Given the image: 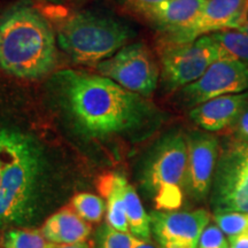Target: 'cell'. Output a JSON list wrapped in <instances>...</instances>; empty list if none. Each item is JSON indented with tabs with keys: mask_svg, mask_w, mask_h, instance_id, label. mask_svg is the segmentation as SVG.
<instances>
[{
	"mask_svg": "<svg viewBox=\"0 0 248 248\" xmlns=\"http://www.w3.org/2000/svg\"><path fill=\"white\" fill-rule=\"evenodd\" d=\"M53 248H90V246L86 243H77L69 245H54Z\"/></svg>",
	"mask_w": 248,
	"mask_h": 248,
	"instance_id": "83f0119b",
	"label": "cell"
},
{
	"mask_svg": "<svg viewBox=\"0 0 248 248\" xmlns=\"http://www.w3.org/2000/svg\"><path fill=\"white\" fill-rule=\"evenodd\" d=\"M132 2V5L136 8H144V7H150V6L160 4V2L164 1V0H130Z\"/></svg>",
	"mask_w": 248,
	"mask_h": 248,
	"instance_id": "4316f807",
	"label": "cell"
},
{
	"mask_svg": "<svg viewBox=\"0 0 248 248\" xmlns=\"http://www.w3.org/2000/svg\"><path fill=\"white\" fill-rule=\"evenodd\" d=\"M122 192L125 202L126 218L129 223V231L133 237L151 240V218L142 206L140 198L136 188L123 176Z\"/></svg>",
	"mask_w": 248,
	"mask_h": 248,
	"instance_id": "e0dca14e",
	"label": "cell"
},
{
	"mask_svg": "<svg viewBox=\"0 0 248 248\" xmlns=\"http://www.w3.org/2000/svg\"><path fill=\"white\" fill-rule=\"evenodd\" d=\"M226 235L216 224H210L204 229L200 237L198 248H230Z\"/></svg>",
	"mask_w": 248,
	"mask_h": 248,
	"instance_id": "603a6c76",
	"label": "cell"
},
{
	"mask_svg": "<svg viewBox=\"0 0 248 248\" xmlns=\"http://www.w3.org/2000/svg\"><path fill=\"white\" fill-rule=\"evenodd\" d=\"M248 17V0H207L190 26L164 37L162 44H183L224 30H238Z\"/></svg>",
	"mask_w": 248,
	"mask_h": 248,
	"instance_id": "7c38bea8",
	"label": "cell"
},
{
	"mask_svg": "<svg viewBox=\"0 0 248 248\" xmlns=\"http://www.w3.org/2000/svg\"><path fill=\"white\" fill-rule=\"evenodd\" d=\"M230 248H248V235H237L229 238Z\"/></svg>",
	"mask_w": 248,
	"mask_h": 248,
	"instance_id": "d4e9b609",
	"label": "cell"
},
{
	"mask_svg": "<svg viewBox=\"0 0 248 248\" xmlns=\"http://www.w3.org/2000/svg\"><path fill=\"white\" fill-rule=\"evenodd\" d=\"M61 106L89 137L104 138L145 128L155 121L153 105L107 77L64 69L53 77Z\"/></svg>",
	"mask_w": 248,
	"mask_h": 248,
	"instance_id": "6da1fadb",
	"label": "cell"
},
{
	"mask_svg": "<svg viewBox=\"0 0 248 248\" xmlns=\"http://www.w3.org/2000/svg\"><path fill=\"white\" fill-rule=\"evenodd\" d=\"M186 135L172 131L154 145L141 171V185L156 210H178L186 194Z\"/></svg>",
	"mask_w": 248,
	"mask_h": 248,
	"instance_id": "277c9868",
	"label": "cell"
},
{
	"mask_svg": "<svg viewBox=\"0 0 248 248\" xmlns=\"http://www.w3.org/2000/svg\"><path fill=\"white\" fill-rule=\"evenodd\" d=\"M238 31H240V32H243V33H245V35L248 36V17H247L246 22H245L243 26H241L239 29H238Z\"/></svg>",
	"mask_w": 248,
	"mask_h": 248,
	"instance_id": "f1b7e54d",
	"label": "cell"
},
{
	"mask_svg": "<svg viewBox=\"0 0 248 248\" xmlns=\"http://www.w3.org/2000/svg\"><path fill=\"white\" fill-rule=\"evenodd\" d=\"M230 130L232 141L246 142V144H248V106L241 113L239 119L231 126Z\"/></svg>",
	"mask_w": 248,
	"mask_h": 248,
	"instance_id": "cb8c5ba5",
	"label": "cell"
},
{
	"mask_svg": "<svg viewBox=\"0 0 248 248\" xmlns=\"http://www.w3.org/2000/svg\"><path fill=\"white\" fill-rule=\"evenodd\" d=\"M0 248H1V247H0Z\"/></svg>",
	"mask_w": 248,
	"mask_h": 248,
	"instance_id": "4dcf8cb0",
	"label": "cell"
},
{
	"mask_svg": "<svg viewBox=\"0 0 248 248\" xmlns=\"http://www.w3.org/2000/svg\"><path fill=\"white\" fill-rule=\"evenodd\" d=\"M131 233L121 232L108 223L98 228L94 234V248H131Z\"/></svg>",
	"mask_w": 248,
	"mask_h": 248,
	"instance_id": "44dd1931",
	"label": "cell"
},
{
	"mask_svg": "<svg viewBox=\"0 0 248 248\" xmlns=\"http://www.w3.org/2000/svg\"><path fill=\"white\" fill-rule=\"evenodd\" d=\"M43 154L24 136L0 181V228H14L32 219L43 181Z\"/></svg>",
	"mask_w": 248,
	"mask_h": 248,
	"instance_id": "3957f363",
	"label": "cell"
},
{
	"mask_svg": "<svg viewBox=\"0 0 248 248\" xmlns=\"http://www.w3.org/2000/svg\"><path fill=\"white\" fill-rule=\"evenodd\" d=\"M206 2L207 0H164L138 11L167 37L190 26L201 13Z\"/></svg>",
	"mask_w": 248,
	"mask_h": 248,
	"instance_id": "5bb4252c",
	"label": "cell"
},
{
	"mask_svg": "<svg viewBox=\"0 0 248 248\" xmlns=\"http://www.w3.org/2000/svg\"><path fill=\"white\" fill-rule=\"evenodd\" d=\"M99 75L107 77L130 92L148 97L157 88L160 68L151 49L133 43L97 64Z\"/></svg>",
	"mask_w": 248,
	"mask_h": 248,
	"instance_id": "ba28073f",
	"label": "cell"
},
{
	"mask_svg": "<svg viewBox=\"0 0 248 248\" xmlns=\"http://www.w3.org/2000/svg\"><path fill=\"white\" fill-rule=\"evenodd\" d=\"M131 248H157L151 240L140 239V238L132 237Z\"/></svg>",
	"mask_w": 248,
	"mask_h": 248,
	"instance_id": "484cf974",
	"label": "cell"
},
{
	"mask_svg": "<svg viewBox=\"0 0 248 248\" xmlns=\"http://www.w3.org/2000/svg\"><path fill=\"white\" fill-rule=\"evenodd\" d=\"M221 59L218 45L210 35L183 44H162L160 52L161 80L168 91L192 84Z\"/></svg>",
	"mask_w": 248,
	"mask_h": 248,
	"instance_id": "8992f818",
	"label": "cell"
},
{
	"mask_svg": "<svg viewBox=\"0 0 248 248\" xmlns=\"http://www.w3.org/2000/svg\"><path fill=\"white\" fill-rule=\"evenodd\" d=\"M57 63V39L37 9L20 4L0 16V69L17 78L37 79Z\"/></svg>",
	"mask_w": 248,
	"mask_h": 248,
	"instance_id": "7a4b0ae2",
	"label": "cell"
},
{
	"mask_svg": "<svg viewBox=\"0 0 248 248\" xmlns=\"http://www.w3.org/2000/svg\"><path fill=\"white\" fill-rule=\"evenodd\" d=\"M54 244L46 240L42 231L32 229L9 228L0 234L1 248H53Z\"/></svg>",
	"mask_w": 248,
	"mask_h": 248,
	"instance_id": "d6986e66",
	"label": "cell"
},
{
	"mask_svg": "<svg viewBox=\"0 0 248 248\" xmlns=\"http://www.w3.org/2000/svg\"><path fill=\"white\" fill-rule=\"evenodd\" d=\"M218 45L221 59L239 61L248 67V36L238 30H224L210 35Z\"/></svg>",
	"mask_w": 248,
	"mask_h": 248,
	"instance_id": "ac0fdd59",
	"label": "cell"
},
{
	"mask_svg": "<svg viewBox=\"0 0 248 248\" xmlns=\"http://www.w3.org/2000/svg\"><path fill=\"white\" fill-rule=\"evenodd\" d=\"M214 221L226 237L248 235V213H215Z\"/></svg>",
	"mask_w": 248,
	"mask_h": 248,
	"instance_id": "7402d4cb",
	"label": "cell"
},
{
	"mask_svg": "<svg viewBox=\"0 0 248 248\" xmlns=\"http://www.w3.org/2000/svg\"><path fill=\"white\" fill-rule=\"evenodd\" d=\"M49 2H61L62 0H47Z\"/></svg>",
	"mask_w": 248,
	"mask_h": 248,
	"instance_id": "f546056e",
	"label": "cell"
},
{
	"mask_svg": "<svg viewBox=\"0 0 248 248\" xmlns=\"http://www.w3.org/2000/svg\"><path fill=\"white\" fill-rule=\"evenodd\" d=\"M40 231L49 243L69 245L85 243L91 234V225L74 209L63 208L49 216Z\"/></svg>",
	"mask_w": 248,
	"mask_h": 248,
	"instance_id": "9a60e30c",
	"label": "cell"
},
{
	"mask_svg": "<svg viewBox=\"0 0 248 248\" xmlns=\"http://www.w3.org/2000/svg\"><path fill=\"white\" fill-rule=\"evenodd\" d=\"M248 90V67L239 61L219 59L192 84L179 90L178 98L186 107H197L210 99Z\"/></svg>",
	"mask_w": 248,
	"mask_h": 248,
	"instance_id": "9c48e42d",
	"label": "cell"
},
{
	"mask_svg": "<svg viewBox=\"0 0 248 248\" xmlns=\"http://www.w3.org/2000/svg\"><path fill=\"white\" fill-rule=\"evenodd\" d=\"M151 231L160 248H198L212 215L206 209L154 210Z\"/></svg>",
	"mask_w": 248,
	"mask_h": 248,
	"instance_id": "30bf717a",
	"label": "cell"
},
{
	"mask_svg": "<svg viewBox=\"0 0 248 248\" xmlns=\"http://www.w3.org/2000/svg\"><path fill=\"white\" fill-rule=\"evenodd\" d=\"M248 106V92L217 97L190 110V119L206 132L230 129Z\"/></svg>",
	"mask_w": 248,
	"mask_h": 248,
	"instance_id": "4fadbf2b",
	"label": "cell"
},
{
	"mask_svg": "<svg viewBox=\"0 0 248 248\" xmlns=\"http://www.w3.org/2000/svg\"><path fill=\"white\" fill-rule=\"evenodd\" d=\"M133 31L120 21L102 15L76 13L58 32V45L77 63L95 64L126 46Z\"/></svg>",
	"mask_w": 248,
	"mask_h": 248,
	"instance_id": "5b68a950",
	"label": "cell"
},
{
	"mask_svg": "<svg viewBox=\"0 0 248 248\" xmlns=\"http://www.w3.org/2000/svg\"><path fill=\"white\" fill-rule=\"evenodd\" d=\"M123 175L116 172L106 173L101 176L98 188L107 201V223L121 232L129 231V223L126 218L125 202L122 192Z\"/></svg>",
	"mask_w": 248,
	"mask_h": 248,
	"instance_id": "2e32d148",
	"label": "cell"
},
{
	"mask_svg": "<svg viewBox=\"0 0 248 248\" xmlns=\"http://www.w3.org/2000/svg\"><path fill=\"white\" fill-rule=\"evenodd\" d=\"M210 201L215 213H248V144L231 141L219 155Z\"/></svg>",
	"mask_w": 248,
	"mask_h": 248,
	"instance_id": "52a82bcc",
	"label": "cell"
},
{
	"mask_svg": "<svg viewBox=\"0 0 248 248\" xmlns=\"http://www.w3.org/2000/svg\"><path fill=\"white\" fill-rule=\"evenodd\" d=\"M73 209L88 223H98L102 219L106 204L98 195L78 193L71 200Z\"/></svg>",
	"mask_w": 248,
	"mask_h": 248,
	"instance_id": "ffe728a7",
	"label": "cell"
},
{
	"mask_svg": "<svg viewBox=\"0 0 248 248\" xmlns=\"http://www.w3.org/2000/svg\"><path fill=\"white\" fill-rule=\"evenodd\" d=\"M187 169L186 194L197 202L204 201L212 190L214 175L219 157V141L206 131H191L186 135Z\"/></svg>",
	"mask_w": 248,
	"mask_h": 248,
	"instance_id": "8fae6325",
	"label": "cell"
}]
</instances>
